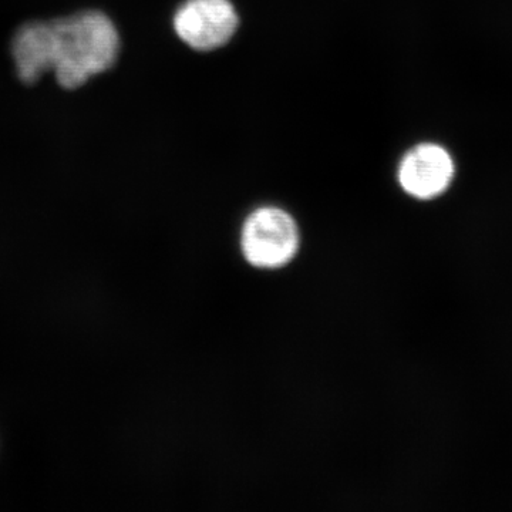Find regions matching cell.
<instances>
[{
    "instance_id": "obj_1",
    "label": "cell",
    "mask_w": 512,
    "mask_h": 512,
    "mask_svg": "<svg viewBox=\"0 0 512 512\" xmlns=\"http://www.w3.org/2000/svg\"><path fill=\"white\" fill-rule=\"evenodd\" d=\"M53 23L57 42L53 74L63 89H79L114 66L120 37L109 16L87 10Z\"/></svg>"
},
{
    "instance_id": "obj_2",
    "label": "cell",
    "mask_w": 512,
    "mask_h": 512,
    "mask_svg": "<svg viewBox=\"0 0 512 512\" xmlns=\"http://www.w3.org/2000/svg\"><path fill=\"white\" fill-rule=\"evenodd\" d=\"M299 242L298 225L281 208H258L242 227V254L255 268L278 269L289 264L298 254Z\"/></svg>"
},
{
    "instance_id": "obj_3",
    "label": "cell",
    "mask_w": 512,
    "mask_h": 512,
    "mask_svg": "<svg viewBox=\"0 0 512 512\" xmlns=\"http://www.w3.org/2000/svg\"><path fill=\"white\" fill-rule=\"evenodd\" d=\"M238 25L237 10L229 0H187L174 16L177 36L198 52L227 45Z\"/></svg>"
},
{
    "instance_id": "obj_4",
    "label": "cell",
    "mask_w": 512,
    "mask_h": 512,
    "mask_svg": "<svg viewBox=\"0 0 512 512\" xmlns=\"http://www.w3.org/2000/svg\"><path fill=\"white\" fill-rule=\"evenodd\" d=\"M456 177V163L447 148L421 143L404 154L397 170L400 187L410 197L430 201L448 190Z\"/></svg>"
},
{
    "instance_id": "obj_5",
    "label": "cell",
    "mask_w": 512,
    "mask_h": 512,
    "mask_svg": "<svg viewBox=\"0 0 512 512\" xmlns=\"http://www.w3.org/2000/svg\"><path fill=\"white\" fill-rule=\"evenodd\" d=\"M56 29L53 22H30L16 32L12 57L19 80L35 84L56 64Z\"/></svg>"
}]
</instances>
